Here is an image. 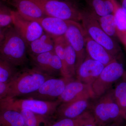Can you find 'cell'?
I'll list each match as a JSON object with an SVG mask.
<instances>
[{
  "label": "cell",
  "instance_id": "6da1fadb",
  "mask_svg": "<svg viewBox=\"0 0 126 126\" xmlns=\"http://www.w3.org/2000/svg\"><path fill=\"white\" fill-rule=\"evenodd\" d=\"M28 46L14 26H9L0 42V58L16 68L24 66L28 61Z\"/></svg>",
  "mask_w": 126,
  "mask_h": 126
},
{
  "label": "cell",
  "instance_id": "7a4b0ae2",
  "mask_svg": "<svg viewBox=\"0 0 126 126\" xmlns=\"http://www.w3.org/2000/svg\"><path fill=\"white\" fill-rule=\"evenodd\" d=\"M52 77L34 67L18 70L9 84L6 97L25 96L34 92L44 82Z\"/></svg>",
  "mask_w": 126,
  "mask_h": 126
},
{
  "label": "cell",
  "instance_id": "3957f363",
  "mask_svg": "<svg viewBox=\"0 0 126 126\" xmlns=\"http://www.w3.org/2000/svg\"><path fill=\"white\" fill-rule=\"evenodd\" d=\"M92 104L90 109L97 126H103L124 119L116 101L111 88Z\"/></svg>",
  "mask_w": 126,
  "mask_h": 126
},
{
  "label": "cell",
  "instance_id": "277c9868",
  "mask_svg": "<svg viewBox=\"0 0 126 126\" xmlns=\"http://www.w3.org/2000/svg\"><path fill=\"white\" fill-rule=\"evenodd\" d=\"M81 16L82 26L87 34L118 59L121 52V48L112 38L102 29L95 14L88 8H86L81 11Z\"/></svg>",
  "mask_w": 126,
  "mask_h": 126
},
{
  "label": "cell",
  "instance_id": "5b68a950",
  "mask_svg": "<svg viewBox=\"0 0 126 126\" xmlns=\"http://www.w3.org/2000/svg\"><path fill=\"white\" fill-rule=\"evenodd\" d=\"M58 100L48 101L30 97L24 98L6 97L0 100V108L19 111L27 110L40 115L51 117L55 115L61 104Z\"/></svg>",
  "mask_w": 126,
  "mask_h": 126
},
{
  "label": "cell",
  "instance_id": "8992f818",
  "mask_svg": "<svg viewBox=\"0 0 126 126\" xmlns=\"http://www.w3.org/2000/svg\"><path fill=\"white\" fill-rule=\"evenodd\" d=\"M46 16L64 20L79 22L81 20V11L76 3L63 0H34Z\"/></svg>",
  "mask_w": 126,
  "mask_h": 126
},
{
  "label": "cell",
  "instance_id": "52a82bcc",
  "mask_svg": "<svg viewBox=\"0 0 126 126\" xmlns=\"http://www.w3.org/2000/svg\"><path fill=\"white\" fill-rule=\"evenodd\" d=\"M125 71L123 64L117 59L105 66L92 85L95 98L101 96L112 88L113 84L121 78Z\"/></svg>",
  "mask_w": 126,
  "mask_h": 126
},
{
  "label": "cell",
  "instance_id": "ba28073f",
  "mask_svg": "<svg viewBox=\"0 0 126 126\" xmlns=\"http://www.w3.org/2000/svg\"><path fill=\"white\" fill-rule=\"evenodd\" d=\"M86 33L79 22L68 21V28L64 36L76 52V70L87 56L86 48Z\"/></svg>",
  "mask_w": 126,
  "mask_h": 126
},
{
  "label": "cell",
  "instance_id": "9c48e42d",
  "mask_svg": "<svg viewBox=\"0 0 126 126\" xmlns=\"http://www.w3.org/2000/svg\"><path fill=\"white\" fill-rule=\"evenodd\" d=\"M73 79L74 78L52 77L46 80L35 92L24 97L48 101H56L67 84Z\"/></svg>",
  "mask_w": 126,
  "mask_h": 126
},
{
  "label": "cell",
  "instance_id": "30bf717a",
  "mask_svg": "<svg viewBox=\"0 0 126 126\" xmlns=\"http://www.w3.org/2000/svg\"><path fill=\"white\" fill-rule=\"evenodd\" d=\"M11 14L12 24L28 46L44 32L43 28L38 23L25 19L16 11L12 10Z\"/></svg>",
  "mask_w": 126,
  "mask_h": 126
},
{
  "label": "cell",
  "instance_id": "8fae6325",
  "mask_svg": "<svg viewBox=\"0 0 126 126\" xmlns=\"http://www.w3.org/2000/svg\"><path fill=\"white\" fill-rule=\"evenodd\" d=\"M30 57L34 67L51 77H63L62 62L54 50Z\"/></svg>",
  "mask_w": 126,
  "mask_h": 126
},
{
  "label": "cell",
  "instance_id": "7c38bea8",
  "mask_svg": "<svg viewBox=\"0 0 126 126\" xmlns=\"http://www.w3.org/2000/svg\"><path fill=\"white\" fill-rule=\"evenodd\" d=\"M91 99H95L92 86L74 79L67 84L63 93L57 100L61 104Z\"/></svg>",
  "mask_w": 126,
  "mask_h": 126
},
{
  "label": "cell",
  "instance_id": "4fadbf2b",
  "mask_svg": "<svg viewBox=\"0 0 126 126\" xmlns=\"http://www.w3.org/2000/svg\"><path fill=\"white\" fill-rule=\"evenodd\" d=\"M103 64L94 60L87 55L84 61L76 70L77 79L83 83L92 86L104 68Z\"/></svg>",
  "mask_w": 126,
  "mask_h": 126
},
{
  "label": "cell",
  "instance_id": "5bb4252c",
  "mask_svg": "<svg viewBox=\"0 0 126 126\" xmlns=\"http://www.w3.org/2000/svg\"><path fill=\"white\" fill-rule=\"evenodd\" d=\"M90 99H81L61 103L57 108L55 116L58 119L78 117L90 109L92 103L90 101Z\"/></svg>",
  "mask_w": 126,
  "mask_h": 126
},
{
  "label": "cell",
  "instance_id": "9a60e30c",
  "mask_svg": "<svg viewBox=\"0 0 126 126\" xmlns=\"http://www.w3.org/2000/svg\"><path fill=\"white\" fill-rule=\"evenodd\" d=\"M24 18L38 23L45 32L54 38L64 36L68 28V21L55 17L46 16L39 18Z\"/></svg>",
  "mask_w": 126,
  "mask_h": 126
},
{
  "label": "cell",
  "instance_id": "2e32d148",
  "mask_svg": "<svg viewBox=\"0 0 126 126\" xmlns=\"http://www.w3.org/2000/svg\"><path fill=\"white\" fill-rule=\"evenodd\" d=\"M86 48L88 56L94 60L101 63L105 66L114 60L117 59L112 55L102 46L90 38L87 33Z\"/></svg>",
  "mask_w": 126,
  "mask_h": 126
},
{
  "label": "cell",
  "instance_id": "e0dca14e",
  "mask_svg": "<svg viewBox=\"0 0 126 126\" xmlns=\"http://www.w3.org/2000/svg\"><path fill=\"white\" fill-rule=\"evenodd\" d=\"M24 18H39L46 16L34 0H7Z\"/></svg>",
  "mask_w": 126,
  "mask_h": 126
},
{
  "label": "cell",
  "instance_id": "ac0fdd59",
  "mask_svg": "<svg viewBox=\"0 0 126 126\" xmlns=\"http://www.w3.org/2000/svg\"><path fill=\"white\" fill-rule=\"evenodd\" d=\"M54 37L44 32L40 37L28 46L30 56L54 50Z\"/></svg>",
  "mask_w": 126,
  "mask_h": 126
},
{
  "label": "cell",
  "instance_id": "d6986e66",
  "mask_svg": "<svg viewBox=\"0 0 126 126\" xmlns=\"http://www.w3.org/2000/svg\"><path fill=\"white\" fill-rule=\"evenodd\" d=\"M113 6L112 14L116 22L117 35L126 48V11L117 0H110Z\"/></svg>",
  "mask_w": 126,
  "mask_h": 126
},
{
  "label": "cell",
  "instance_id": "ffe728a7",
  "mask_svg": "<svg viewBox=\"0 0 126 126\" xmlns=\"http://www.w3.org/2000/svg\"><path fill=\"white\" fill-rule=\"evenodd\" d=\"M0 126H24L23 117L18 111L0 108Z\"/></svg>",
  "mask_w": 126,
  "mask_h": 126
},
{
  "label": "cell",
  "instance_id": "44dd1931",
  "mask_svg": "<svg viewBox=\"0 0 126 126\" xmlns=\"http://www.w3.org/2000/svg\"><path fill=\"white\" fill-rule=\"evenodd\" d=\"M23 117L24 126H49L51 117L37 114L27 110L19 111Z\"/></svg>",
  "mask_w": 126,
  "mask_h": 126
},
{
  "label": "cell",
  "instance_id": "7402d4cb",
  "mask_svg": "<svg viewBox=\"0 0 126 126\" xmlns=\"http://www.w3.org/2000/svg\"><path fill=\"white\" fill-rule=\"evenodd\" d=\"M90 9L95 15L103 16L112 14L113 6L110 0H85Z\"/></svg>",
  "mask_w": 126,
  "mask_h": 126
},
{
  "label": "cell",
  "instance_id": "603a6c76",
  "mask_svg": "<svg viewBox=\"0 0 126 126\" xmlns=\"http://www.w3.org/2000/svg\"><path fill=\"white\" fill-rule=\"evenodd\" d=\"M94 120L91 111L89 110L76 118L58 119L49 126H82Z\"/></svg>",
  "mask_w": 126,
  "mask_h": 126
},
{
  "label": "cell",
  "instance_id": "cb8c5ba5",
  "mask_svg": "<svg viewBox=\"0 0 126 126\" xmlns=\"http://www.w3.org/2000/svg\"><path fill=\"white\" fill-rule=\"evenodd\" d=\"M77 55L73 47L66 40L65 49L64 77L73 78L76 76Z\"/></svg>",
  "mask_w": 126,
  "mask_h": 126
},
{
  "label": "cell",
  "instance_id": "d4e9b609",
  "mask_svg": "<svg viewBox=\"0 0 126 126\" xmlns=\"http://www.w3.org/2000/svg\"><path fill=\"white\" fill-rule=\"evenodd\" d=\"M113 89V94L116 101L123 113L126 108V71L119 79Z\"/></svg>",
  "mask_w": 126,
  "mask_h": 126
},
{
  "label": "cell",
  "instance_id": "484cf974",
  "mask_svg": "<svg viewBox=\"0 0 126 126\" xmlns=\"http://www.w3.org/2000/svg\"><path fill=\"white\" fill-rule=\"evenodd\" d=\"M96 15V18L102 29L111 38L117 37L116 22L113 14L103 16Z\"/></svg>",
  "mask_w": 126,
  "mask_h": 126
},
{
  "label": "cell",
  "instance_id": "4316f807",
  "mask_svg": "<svg viewBox=\"0 0 126 126\" xmlns=\"http://www.w3.org/2000/svg\"><path fill=\"white\" fill-rule=\"evenodd\" d=\"M18 71L16 67L0 58V82L9 83Z\"/></svg>",
  "mask_w": 126,
  "mask_h": 126
},
{
  "label": "cell",
  "instance_id": "83f0119b",
  "mask_svg": "<svg viewBox=\"0 0 126 126\" xmlns=\"http://www.w3.org/2000/svg\"><path fill=\"white\" fill-rule=\"evenodd\" d=\"M54 51L60 60L63 65V74L64 77L65 68V49L66 39L64 36L54 38Z\"/></svg>",
  "mask_w": 126,
  "mask_h": 126
},
{
  "label": "cell",
  "instance_id": "f1b7e54d",
  "mask_svg": "<svg viewBox=\"0 0 126 126\" xmlns=\"http://www.w3.org/2000/svg\"><path fill=\"white\" fill-rule=\"evenodd\" d=\"M12 11L6 6L0 8V28L5 29L12 24Z\"/></svg>",
  "mask_w": 126,
  "mask_h": 126
},
{
  "label": "cell",
  "instance_id": "f546056e",
  "mask_svg": "<svg viewBox=\"0 0 126 126\" xmlns=\"http://www.w3.org/2000/svg\"><path fill=\"white\" fill-rule=\"evenodd\" d=\"M9 90V84L0 82V100L7 96Z\"/></svg>",
  "mask_w": 126,
  "mask_h": 126
},
{
  "label": "cell",
  "instance_id": "4dcf8cb0",
  "mask_svg": "<svg viewBox=\"0 0 126 126\" xmlns=\"http://www.w3.org/2000/svg\"><path fill=\"white\" fill-rule=\"evenodd\" d=\"M125 121H126L125 119H122L106 125L98 126H126V124L125 123Z\"/></svg>",
  "mask_w": 126,
  "mask_h": 126
},
{
  "label": "cell",
  "instance_id": "1f68e13d",
  "mask_svg": "<svg viewBox=\"0 0 126 126\" xmlns=\"http://www.w3.org/2000/svg\"><path fill=\"white\" fill-rule=\"evenodd\" d=\"M5 29H2V28H0V42L2 40V38H3Z\"/></svg>",
  "mask_w": 126,
  "mask_h": 126
},
{
  "label": "cell",
  "instance_id": "d6a6232c",
  "mask_svg": "<svg viewBox=\"0 0 126 126\" xmlns=\"http://www.w3.org/2000/svg\"><path fill=\"white\" fill-rule=\"evenodd\" d=\"M121 5L126 11V0H121Z\"/></svg>",
  "mask_w": 126,
  "mask_h": 126
},
{
  "label": "cell",
  "instance_id": "836d02e7",
  "mask_svg": "<svg viewBox=\"0 0 126 126\" xmlns=\"http://www.w3.org/2000/svg\"><path fill=\"white\" fill-rule=\"evenodd\" d=\"M82 126H97V125L94 120V121L90 122L89 123H88L87 124H85V125H84Z\"/></svg>",
  "mask_w": 126,
  "mask_h": 126
},
{
  "label": "cell",
  "instance_id": "e575fe53",
  "mask_svg": "<svg viewBox=\"0 0 126 126\" xmlns=\"http://www.w3.org/2000/svg\"><path fill=\"white\" fill-rule=\"evenodd\" d=\"M6 0H0V8L6 6L5 5V2Z\"/></svg>",
  "mask_w": 126,
  "mask_h": 126
},
{
  "label": "cell",
  "instance_id": "d590c367",
  "mask_svg": "<svg viewBox=\"0 0 126 126\" xmlns=\"http://www.w3.org/2000/svg\"><path fill=\"white\" fill-rule=\"evenodd\" d=\"M63 0L67 1H70V2L76 3V1L77 0Z\"/></svg>",
  "mask_w": 126,
  "mask_h": 126
},
{
  "label": "cell",
  "instance_id": "8d00e7d4",
  "mask_svg": "<svg viewBox=\"0 0 126 126\" xmlns=\"http://www.w3.org/2000/svg\"><path fill=\"white\" fill-rule=\"evenodd\" d=\"M124 118L125 120L126 121V108L125 110L124 113Z\"/></svg>",
  "mask_w": 126,
  "mask_h": 126
}]
</instances>
